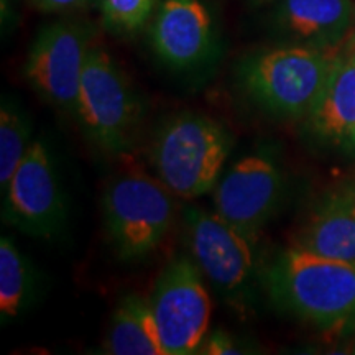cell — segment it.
<instances>
[{
	"label": "cell",
	"instance_id": "1",
	"mask_svg": "<svg viewBox=\"0 0 355 355\" xmlns=\"http://www.w3.org/2000/svg\"><path fill=\"white\" fill-rule=\"evenodd\" d=\"M273 303L322 332L355 327V265L290 247L266 270Z\"/></svg>",
	"mask_w": 355,
	"mask_h": 355
},
{
	"label": "cell",
	"instance_id": "2",
	"mask_svg": "<svg viewBox=\"0 0 355 355\" xmlns=\"http://www.w3.org/2000/svg\"><path fill=\"white\" fill-rule=\"evenodd\" d=\"M337 51L283 44L254 53L241 63L239 83L266 114L306 121L326 87Z\"/></svg>",
	"mask_w": 355,
	"mask_h": 355
},
{
	"label": "cell",
	"instance_id": "3",
	"mask_svg": "<svg viewBox=\"0 0 355 355\" xmlns=\"http://www.w3.org/2000/svg\"><path fill=\"white\" fill-rule=\"evenodd\" d=\"M232 150V137L214 119L198 112L173 115L158 128L152 146L157 178L184 201L214 191Z\"/></svg>",
	"mask_w": 355,
	"mask_h": 355
},
{
	"label": "cell",
	"instance_id": "4",
	"mask_svg": "<svg viewBox=\"0 0 355 355\" xmlns=\"http://www.w3.org/2000/svg\"><path fill=\"white\" fill-rule=\"evenodd\" d=\"M175 198L157 176L141 168H123L110 178L102 211L119 259L140 260L162 245L175 219Z\"/></svg>",
	"mask_w": 355,
	"mask_h": 355
},
{
	"label": "cell",
	"instance_id": "5",
	"mask_svg": "<svg viewBox=\"0 0 355 355\" xmlns=\"http://www.w3.org/2000/svg\"><path fill=\"white\" fill-rule=\"evenodd\" d=\"M74 117L89 144L109 157L130 150L139 132V94L121 66L99 46L87 53Z\"/></svg>",
	"mask_w": 355,
	"mask_h": 355
},
{
	"label": "cell",
	"instance_id": "6",
	"mask_svg": "<svg viewBox=\"0 0 355 355\" xmlns=\"http://www.w3.org/2000/svg\"><path fill=\"white\" fill-rule=\"evenodd\" d=\"M196 261L171 260L155 282L150 306L166 355L199 354L209 334L211 296Z\"/></svg>",
	"mask_w": 355,
	"mask_h": 355
},
{
	"label": "cell",
	"instance_id": "7",
	"mask_svg": "<svg viewBox=\"0 0 355 355\" xmlns=\"http://www.w3.org/2000/svg\"><path fill=\"white\" fill-rule=\"evenodd\" d=\"M87 26L78 21L58 20L38 30L24 66L30 87L61 112H76L83 69L89 44Z\"/></svg>",
	"mask_w": 355,
	"mask_h": 355
},
{
	"label": "cell",
	"instance_id": "8",
	"mask_svg": "<svg viewBox=\"0 0 355 355\" xmlns=\"http://www.w3.org/2000/svg\"><path fill=\"white\" fill-rule=\"evenodd\" d=\"M3 219L26 235L51 239L66 224V201L48 146L32 141L3 193Z\"/></svg>",
	"mask_w": 355,
	"mask_h": 355
},
{
	"label": "cell",
	"instance_id": "9",
	"mask_svg": "<svg viewBox=\"0 0 355 355\" xmlns=\"http://www.w3.org/2000/svg\"><path fill=\"white\" fill-rule=\"evenodd\" d=\"M191 259L222 295H242L255 272V243L241 229L217 214L198 206L184 211Z\"/></svg>",
	"mask_w": 355,
	"mask_h": 355
},
{
	"label": "cell",
	"instance_id": "10",
	"mask_svg": "<svg viewBox=\"0 0 355 355\" xmlns=\"http://www.w3.org/2000/svg\"><path fill=\"white\" fill-rule=\"evenodd\" d=\"M282 168L266 153L247 155L217 181L212 204L225 220L250 237H259L283 196Z\"/></svg>",
	"mask_w": 355,
	"mask_h": 355
},
{
	"label": "cell",
	"instance_id": "11",
	"mask_svg": "<svg viewBox=\"0 0 355 355\" xmlns=\"http://www.w3.org/2000/svg\"><path fill=\"white\" fill-rule=\"evenodd\" d=\"M150 40L155 55L178 71L207 63L217 46L214 20L202 0H162Z\"/></svg>",
	"mask_w": 355,
	"mask_h": 355
},
{
	"label": "cell",
	"instance_id": "12",
	"mask_svg": "<svg viewBox=\"0 0 355 355\" xmlns=\"http://www.w3.org/2000/svg\"><path fill=\"white\" fill-rule=\"evenodd\" d=\"M275 30L288 44L336 50L355 26L352 0H278Z\"/></svg>",
	"mask_w": 355,
	"mask_h": 355
},
{
	"label": "cell",
	"instance_id": "13",
	"mask_svg": "<svg viewBox=\"0 0 355 355\" xmlns=\"http://www.w3.org/2000/svg\"><path fill=\"white\" fill-rule=\"evenodd\" d=\"M306 125L324 144L355 150V37L337 51L331 76Z\"/></svg>",
	"mask_w": 355,
	"mask_h": 355
},
{
	"label": "cell",
	"instance_id": "14",
	"mask_svg": "<svg viewBox=\"0 0 355 355\" xmlns=\"http://www.w3.org/2000/svg\"><path fill=\"white\" fill-rule=\"evenodd\" d=\"M291 247L355 265V188L322 199L298 229Z\"/></svg>",
	"mask_w": 355,
	"mask_h": 355
},
{
	"label": "cell",
	"instance_id": "15",
	"mask_svg": "<svg viewBox=\"0 0 355 355\" xmlns=\"http://www.w3.org/2000/svg\"><path fill=\"white\" fill-rule=\"evenodd\" d=\"M105 350L112 355H166L152 306L144 296H122L110 319Z\"/></svg>",
	"mask_w": 355,
	"mask_h": 355
},
{
	"label": "cell",
	"instance_id": "16",
	"mask_svg": "<svg viewBox=\"0 0 355 355\" xmlns=\"http://www.w3.org/2000/svg\"><path fill=\"white\" fill-rule=\"evenodd\" d=\"M33 295L28 260L10 237L0 239V316L2 322L19 318Z\"/></svg>",
	"mask_w": 355,
	"mask_h": 355
},
{
	"label": "cell",
	"instance_id": "17",
	"mask_svg": "<svg viewBox=\"0 0 355 355\" xmlns=\"http://www.w3.org/2000/svg\"><path fill=\"white\" fill-rule=\"evenodd\" d=\"M28 117L25 110L10 97H3L0 104V189L6 193L13 173L26 155L32 141Z\"/></svg>",
	"mask_w": 355,
	"mask_h": 355
},
{
	"label": "cell",
	"instance_id": "18",
	"mask_svg": "<svg viewBox=\"0 0 355 355\" xmlns=\"http://www.w3.org/2000/svg\"><path fill=\"white\" fill-rule=\"evenodd\" d=\"M157 0H101V10L110 30L132 33L152 17Z\"/></svg>",
	"mask_w": 355,
	"mask_h": 355
},
{
	"label": "cell",
	"instance_id": "19",
	"mask_svg": "<svg viewBox=\"0 0 355 355\" xmlns=\"http://www.w3.org/2000/svg\"><path fill=\"white\" fill-rule=\"evenodd\" d=\"M243 350L241 345L232 339V336H229L224 331H214L209 332L204 339V343L199 349V354L204 355H224V354H242Z\"/></svg>",
	"mask_w": 355,
	"mask_h": 355
},
{
	"label": "cell",
	"instance_id": "20",
	"mask_svg": "<svg viewBox=\"0 0 355 355\" xmlns=\"http://www.w3.org/2000/svg\"><path fill=\"white\" fill-rule=\"evenodd\" d=\"M35 10L42 13H64L89 6L94 0H28Z\"/></svg>",
	"mask_w": 355,
	"mask_h": 355
},
{
	"label": "cell",
	"instance_id": "21",
	"mask_svg": "<svg viewBox=\"0 0 355 355\" xmlns=\"http://www.w3.org/2000/svg\"><path fill=\"white\" fill-rule=\"evenodd\" d=\"M260 2H272V0H260Z\"/></svg>",
	"mask_w": 355,
	"mask_h": 355
},
{
	"label": "cell",
	"instance_id": "22",
	"mask_svg": "<svg viewBox=\"0 0 355 355\" xmlns=\"http://www.w3.org/2000/svg\"><path fill=\"white\" fill-rule=\"evenodd\" d=\"M352 352H354V354H355V343H354V350H352Z\"/></svg>",
	"mask_w": 355,
	"mask_h": 355
},
{
	"label": "cell",
	"instance_id": "23",
	"mask_svg": "<svg viewBox=\"0 0 355 355\" xmlns=\"http://www.w3.org/2000/svg\"><path fill=\"white\" fill-rule=\"evenodd\" d=\"M354 188H355V186H354Z\"/></svg>",
	"mask_w": 355,
	"mask_h": 355
}]
</instances>
